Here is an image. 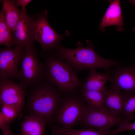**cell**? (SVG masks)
I'll use <instances>...</instances> for the list:
<instances>
[{
  "instance_id": "2",
  "label": "cell",
  "mask_w": 135,
  "mask_h": 135,
  "mask_svg": "<svg viewBox=\"0 0 135 135\" xmlns=\"http://www.w3.org/2000/svg\"><path fill=\"white\" fill-rule=\"evenodd\" d=\"M30 88L26 101L30 114L41 116L48 122L53 117L61 100L58 89L45 81Z\"/></svg>"
},
{
  "instance_id": "4",
  "label": "cell",
  "mask_w": 135,
  "mask_h": 135,
  "mask_svg": "<svg viewBox=\"0 0 135 135\" xmlns=\"http://www.w3.org/2000/svg\"><path fill=\"white\" fill-rule=\"evenodd\" d=\"M46 68L34 48H24L17 79L26 88H30L44 81Z\"/></svg>"
},
{
  "instance_id": "22",
  "label": "cell",
  "mask_w": 135,
  "mask_h": 135,
  "mask_svg": "<svg viewBox=\"0 0 135 135\" xmlns=\"http://www.w3.org/2000/svg\"><path fill=\"white\" fill-rule=\"evenodd\" d=\"M131 130H135V122L130 123L123 119L116 128L111 130L110 134L111 135H116L121 132Z\"/></svg>"
},
{
  "instance_id": "27",
  "label": "cell",
  "mask_w": 135,
  "mask_h": 135,
  "mask_svg": "<svg viewBox=\"0 0 135 135\" xmlns=\"http://www.w3.org/2000/svg\"><path fill=\"white\" fill-rule=\"evenodd\" d=\"M15 135H20L19 134H18V135H16V134H15Z\"/></svg>"
},
{
  "instance_id": "11",
  "label": "cell",
  "mask_w": 135,
  "mask_h": 135,
  "mask_svg": "<svg viewBox=\"0 0 135 135\" xmlns=\"http://www.w3.org/2000/svg\"><path fill=\"white\" fill-rule=\"evenodd\" d=\"M119 65L117 66L111 76V88L126 93L135 92V64L124 66Z\"/></svg>"
},
{
  "instance_id": "10",
  "label": "cell",
  "mask_w": 135,
  "mask_h": 135,
  "mask_svg": "<svg viewBox=\"0 0 135 135\" xmlns=\"http://www.w3.org/2000/svg\"><path fill=\"white\" fill-rule=\"evenodd\" d=\"M20 18L12 31L15 46L23 48H34V40L32 31L34 20L26 10H20Z\"/></svg>"
},
{
  "instance_id": "28",
  "label": "cell",
  "mask_w": 135,
  "mask_h": 135,
  "mask_svg": "<svg viewBox=\"0 0 135 135\" xmlns=\"http://www.w3.org/2000/svg\"></svg>"
},
{
  "instance_id": "15",
  "label": "cell",
  "mask_w": 135,
  "mask_h": 135,
  "mask_svg": "<svg viewBox=\"0 0 135 135\" xmlns=\"http://www.w3.org/2000/svg\"><path fill=\"white\" fill-rule=\"evenodd\" d=\"M111 78V75L108 71L100 73L95 69H92L81 87L86 90L105 92L107 90L105 84L110 81Z\"/></svg>"
},
{
  "instance_id": "3",
  "label": "cell",
  "mask_w": 135,
  "mask_h": 135,
  "mask_svg": "<svg viewBox=\"0 0 135 135\" xmlns=\"http://www.w3.org/2000/svg\"><path fill=\"white\" fill-rule=\"evenodd\" d=\"M44 81L58 89L66 92L75 90L81 84L73 68L56 56H50L44 59Z\"/></svg>"
},
{
  "instance_id": "9",
  "label": "cell",
  "mask_w": 135,
  "mask_h": 135,
  "mask_svg": "<svg viewBox=\"0 0 135 135\" xmlns=\"http://www.w3.org/2000/svg\"><path fill=\"white\" fill-rule=\"evenodd\" d=\"M24 48L15 46L0 49V80L16 79Z\"/></svg>"
},
{
  "instance_id": "12",
  "label": "cell",
  "mask_w": 135,
  "mask_h": 135,
  "mask_svg": "<svg viewBox=\"0 0 135 135\" xmlns=\"http://www.w3.org/2000/svg\"><path fill=\"white\" fill-rule=\"evenodd\" d=\"M110 5L102 18L99 28L103 32L107 26H115L117 31L124 30V22L119 0H108Z\"/></svg>"
},
{
  "instance_id": "16",
  "label": "cell",
  "mask_w": 135,
  "mask_h": 135,
  "mask_svg": "<svg viewBox=\"0 0 135 135\" xmlns=\"http://www.w3.org/2000/svg\"><path fill=\"white\" fill-rule=\"evenodd\" d=\"M106 91L103 92L82 89L81 93L83 98L87 102L88 105L110 114L104 104V93Z\"/></svg>"
},
{
  "instance_id": "13",
  "label": "cell",
  "mask_w": 135,
  "mask_h": 135,
  "mask_svg": "<svg viewBox=\"0 0 135 135\" xmlns=\"http://www.w3.org/2000/svg\"><path fill=\"white\" fill-rule=\"evenodd\" d=\"M48 122L40 116L30 114L21 123L20 135H44Z\"/></svg>"
},
{
  "instance_id": "24",
  "label": "cell",
  "mask_w": 135,
  "mask_h": 135,
  "mask_svg": "<svg viewBox=\"0 0 135 135\" xmlns=\"http://www.w3.org/2000/svg\"><path fill=\"white\" fill-rule=\"evenodd\" d=\"M4 116L0 112V128L1 130L4 128L8 124Z\"/></svg>"
},
{
  "instance_id": "14",
  "label": "cell",
  "mask_w": 135,
  "mask_h": 135,
  "mask_svg": "<svg viewBox=\"0 0 135 135\" xmlns=\"http://www.w3.org/2000/svg\"><path fill=\"white\" fill-rule=\"evenodd\" d=\"M104 105L112 115L122 116L123 105V93L121 90L111 88L104 92Z\"/></svg>"
},
{
  "instance_id": "29",
  "label": "cell",
  "mask_w": 135,
  "mask_h": 135,
  "mask_svg": "<svg viewBox=\"0 0 135 135\" xmlns=\"http://www.w3.org/2000/svg\"></svg>"
},
{
  "instance_id": "17",
  "label": "cell",
  "mask_w": 135,
  "mask_h": 135,
  "mask_svg": "<svg viewBox=\"0 0 135 135\" xmlns=\"http://www.w3.org/2000/svg\"><path fill=\"white\" fill-rule=\"evenodd\" d=\"M1 1L7 24L12 31L20 18V10L16 6L15 0H4Z\"/></svg>"
},
{
  "instance_id": "23",
  "label": "cell",
  "mask_w": 135,
  "mask_h": 135,
  "mask_svg": "<svg viewBox=\"0 0 135 135\" xmlns=\"http://www.w3.org/2000/svg\"><path fill=\"white\" fill-rule=\"evenodd\" d=\"M32 0H15L16 6H20L23 10H26L25 7Z\"/></svg>"
},
{
  "instance_id": "8",
  "label": "cell",
  "mask_w": 135,
  "mask_h": 135,
  "mask_svg": "<svg viewBox=\"0 0 135 135\" xmlns=\"http://www.w3.org/2000/svg\"><path fill=\"white\" fill-rule=\"evenodd\" d=\"M26 87L11 79L0 80V102L1 104L15 106L20 113L24 104Z\"/></svg>"
},
{
  "instance_id": "21",
  "label": "cell",
  "mask_w": 135,
  "mask_h": 135,
  "mask_svg": "<svg viewBox=\"0 0 135 135\" xmlns=\"http://www.w3.org/2000/svg\"><path fill=\"white\" fill-rule=\"evenodd\" d=\"M0 112L5 117L8 123L15 119L20 113L15 106L8 104H1Z\"/></svg>"
},
{
  "instance_id": "5",
  "label": "cell",
  "mask_w": 135,
  "mask_h": 135,
  "mask_svg": "<svg viewBox=\"0 0 135 135\" xmlns=\"http://www.w3.org/2000/svg\"><path fill=\"white\" fill-rule=\"evenodd\" d=\"M84 103L75 96H66L61 100L53 117L62 127L71 128L83 116L87 106Z\"/></svg>"
},
{
  "instance_id": "25",
  "label": "cell",
  "mask_w": 135,
  "mask_h": 135,
  "mask_svg": "<svg viewBox=\"0 0 135 135\" xmlns=\"http://www.w3.org/2000/svg\"><path fill=\"white\" fill-rule=\"evenodd\" d=\"M2 135H15L11 130L9 125L1 130Z\"/></svg>"
},
{
  "instance_id": "1",
  "label": "cell",
  "mask_w": 135,
  "mask_h": 135,
  "mask_svg": "<svg viewBox=\"0 0 135 135\" xmlns=\"http://www.w3.org/2000/svg\"><path fill=\"white\" fill-rule=\"evenodd\" d=\"M87 46L80 42L74 49L65 48L60 44L56 48V56L69 64L75 72L88 69H109L114 66L120 65L116 61L102 57L96 52L93 44L88 40Z\"/></svg>"
},
{
  "instance_id": "26",
  "label": "cell",
  "mask_w": 135,
  "mask_h": 135,
  "mask_svg": "<svg viewBox=\"0 0 135 135\" xmlns=\"http://www.w3.org/2000/svg\"><path fill=\"white\" fill-rule=\"evenodd\" d=\"M129 1L130 3L134 5L135 6V0H130ZM133 30L135 32V27L134 28Z\"/></svg>"
},
{
  "instance_id": "20",
  "label": "cell",
  "mask_w": 135,
  "mask_h": 135,
  "mask_svg": "<svg viewBox=\"0 0 135 135\" xmlns=\"http://www.w3.org/2000/svg\"><path fill=\"white\" fill-rule=\"evenodd\" d=\"M135 112V94L123 93V105L121 116L128 121L133 119Z\"/></svg>"
},
{
  "instance_id": "6",
  "label": "cell",
  "mask_w": 135,
  "mask_h": 135,
  "mask_svg": "<svg viewBox=\"0 0 135 135\" xmlns=\"http://www.w3.org/2000/svg\"><path fill=\"white\" fill-rule=\"evenodd\" d=\"M47 11H44L37 18L34 20L32 25L33 37L42 48L41 54L46 51L56 49L62 40L68 32L61 35L50 26L47 20Z\"/></svg>"
},
{
  "instance_id": "19",
  "label": "cell",
  "mask_w": 135,
  "mask_h": 135,
  "mask_svg": "<svg viewBox=\"0 0 135 135\" xmlns=\"http://www.w3.org/2000/svg\"><path fill=\"white\" fill-rule=\"evenodd\" d=\"M54 135H109L90 128L82 129L67 128L54 126L52 129Z\"/></svg>"
},
{
  "instance_id": "7",
  "label": "cell",
  "mask_w": 135,
  "mask_h": 135,
  "mask_svg": "<svg viewBox=\"0 0 135 135\" xmlns=\"http://www.w3.org/2000/svg\"><path fill=\"white\" fill-rule=\"evenodd\" d=\"M123 119L122 116L106 113L88 105L80 122L84 126L111 135V128L119 125Z\"/></svg>"
},
{
  "instance_id": "18",
  "label": "cell",
  "mask_w": 135,
  "mask_h": 135,
  "mask_svg": "<svg viewBox=\"0 0 135 135\" xmlns=\"http://www.w3.org/2000/svg\"><path fill=\"white\" fill-rule=\"evenodd\" d=\"M0 44L9 48L15 46L12 31L7 24L2 8L0 13Z\"/></svg>"
}]
</instances>
